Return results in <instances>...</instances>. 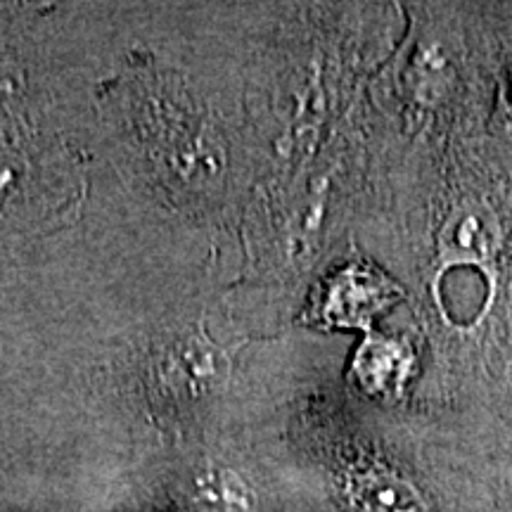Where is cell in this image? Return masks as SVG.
Masks as SVG:
<instances>
[{"label":"cell","mask_w":512,"mask_h":512,"mask_svg":"<svg viewBox=\"0 0 512 512\" xmlns=\"http://www.w3.org/2000/svg\"><path fill=\"white\" fill-rule=\"evenodd\" d=\"M344 294L330 292L328 316L339 325H366L373 311H380L384 304L392 302L394 287L380 275L349 271L335 283Z\"/></svg>","instance_id":"7a4b0ae2"},{"label":"cell","mask_w":512,"mask_h":512,"mask_svg":"<svg viewBox=\"0 0 512 512\" xmlns=\"http://www.w3.org/2000/svg\"><path fill=\"white\" fill-rule=\"evenodd\" d=\"M354 498L361 512H427L418 491L387 472H368L358 477Z\"/></svg>","instance_id":"3957f363"},{"label":"cell","mask_w":512,"mask_h":512,"mask_svg":"<svg viewBox=\"0 0 512 512\" xmlns=\"http://www.w3.org/2000/svg\"><path fill=\"white\" fill-rule=\"evenodd\" d=\"M501 245V228L494 211L479 202H467L448 216L441 228L439 249L448 261H484Z\"/></svg>","instance_id":"6da1fadb"}]
</instances>
